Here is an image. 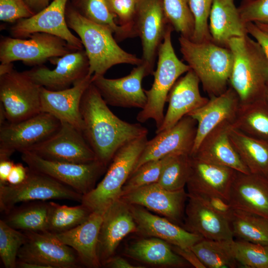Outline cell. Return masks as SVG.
<instances>
[{"label": "cell", "instance_id": "cell-16", "mask_svg": "<svg viewBox=\"0 0 268 268\" xmlns=\"http://www.w3.org/2000/svg\"><path fill=\"white\" fill-rule=\"evenodd\" d=\"M56 67L50 69L44 65L25 71L37 84L53 91L69 88L88 74L89 64L84 49L50 60Z\"/></svg>", "mask_w": 268, "mask_h": 268}, {"label": "cell", "instance_id": "cell-7", "mask_svg": "<svg viewBox=\"0 0 268 268\" xmlns=\"http://www.w3.org/2000/svg\"><path fill=\"white\" fill-rule=\"evenodd\" d=\"M75 51L64 39L44 32L34 33L24 39L1 36L0 40L1 63L20 61L26 65L38 66Z\"/></svg>", "mask_w": 268, "mask_h": 268}, {"label": "cell", "instance_id": "cell-48", "mask_svg": "<svg viewBox=\"0 0 268 268\" xmlns=\"http://www.w3.org/2000/svg\"><path fill=\"white\" fill-rule=\"evenodd\" d=\"M34 14L24 0H0V20L2 21L14 23Z\"/></svg>", "mask_w": 268, "mask_h": 268}, {"label": "cell", "instance_id": "cell-49", "mask_svg": "<svg viewBox=\"0 0 268 268\" xmlns=\"http://www.w3.org/2000/svg\"><path fill=\"white\" fill-rule=\"evenodd\" d=\"M246 26L248 34L261 45L268 62V32L262 30L253 22L246 23Z\"/></svg>", "mask_w": 268, "mask_h": 268}, {"label": "cell", "instance_id": "cell-40", "mask_svg": "<svg viewBox=\"0 0 268 268\" xmlns=\"http://www.w3.org/2000/svg\"><path fill=\"white\" fill-rule=\"evenodd\" d=\"M229 252L240 266L268 268V244L234 239L228 241Z\"/></svg>", "mask_w": 268, "mask_h": 268}, {"label": "cell", "instance_id": "cell-1", "mask_svg": "<svg viewBox=\"0 0 268 268\" xmlns=\"http://www.w3.org/2000/svg\"><path fill=\"white\" fill-rule=\"evenodd\" d=\"M80 112L83 134L96 158L106 166L127 143L147 135L140 123H130L116 116L91 83L82 97Z\"/></svg>", "mask_w": 268, "mask_h": 268}, {"label": "cell", "instance_id": "cell-55", "mask_svg": "<svg viewBox=\"0 0 268 268\" xmlns=\"http://www.w3.org/2000/svg\"><path fill=\"white\" fill-rule=\"evenodd\" d=\"M13 69L12 63H1L0 65V76L5 74Z\"/></svg>", "mask_w": 268, "mask_h": 268}, {"label": "cell", "instance_id": "cell-19", "mask_svg": "<svg viewBox=\"0 0 268 268\" xmlns=\"http://www.w3.org/2000/svg\"><path fill=\"white\" fill-rule=\"evenodd\" d=\"M120 198L128 204L139 205L158 213L183 227L185 202L188 199L184 188L170 191L157 182L134 190Z\"/></svg>", "mask_w": 268, "mask_h": 268}, {"label": "cell", "instance_id": "cell-18", "mask_svg": "<svg viewBox=\"0 0 268 268\" xmlns=\"http://www.w3.org/2000/svg\"><path fill=\"white\" fill-rule=\"evenodd\" d=\"M197 122L189 115L183 117L173 127L156 134L147 140L132 173L145 162L170 154H191L195 141ZM131 173V174H132Z\"/></svg>", "mask_w": 268, "mask_h": 268}, {"label": "cell", "instance_id": "cell-44", "mask_svg": "<svg viewBox=\"0 0 268 268\" xmlns=\"http://www.w3.org/2000/svg\"><path fill=\"white\" fill-rule=\"evenodd\" d=\"M213 0H189L194 18L195 28L191 40L196 42L212 41L208 20Z\"/></svg>", "mask_w": 268, "mask_h": 268}, {"label": "cell", "instance_id": "cell-35", "mask_svg": "<svg viewBox=\"0 0 268 268\" xmlns=\"http://www.w3.org/2000/svg\"><path fill=\"white\" fill-rule=\"evenodd\" d=\"M230 223L234 237L251 243L268 244V219L234 208Z\"/></svg>", "mask_w": 268, "mask_h": 268}, {"label": "cell", "instance_id": "cell-47", "mask_svg": "<svg viewBox=\"0 0 268 268\" xmlns=\"http://www.w3.org/2000/svg\"><path fill=\"white\" fill-rule=\"evenodd\" d=\"M188 194L230 221L234 208L228 201L215 194L205 191H189Z\"/></svg>", "mask_w": 268, "mask_h": 268}, {"label": "cell", "instance_id": "cell-12", "mask_svg": "<svg viewBox=\"0 0 268 268\" xmlns=\"http://www.w3.org/2000/svg\"><path fill=\"white\" fill-rule=\"evenodd\" d=\"M29 151L51 161L86 163L97 160L81 131L61 122L58 130Z\"/></svg>", "mask_w": 268, "mask_h": 268}, {"label": "cell", "instance_id": "cell-29", "mask_svg": "<svg viewBox=\"0 0 268 268\" xmlns=\"http://www.w3.org/2000/svg\"><path fill=\"white\" fill-rule=\"evenodd\" d=\"M231 126V124L226 123L215 128L191 155L239 172L250 173L230 141L229 133Z\"/></svg>", "mask_w": 268, "mask_h": 268}, {"label": "cell", "instance_id": "cell-34", "mask_svg": "<svg viewBox=\"0 0 268 268\" xmlns=\"http://www.w3.org/2000/svg\"><path fill=\"white\" fill-rule=\"evenodd\" d=\"M69 1L73 7L86 19L111 29L117 41L137 37L134 30L117 23L116 16L109 11L106 0Z\"/></svg>", "mask_w": 268, "mask_h": 268}, {"label": "cell", "instance_id": "cell-15", "mask_svg": "<svg viewBox=\"0 0 268 268\" xmlns=\"http://www.w3.org/2000/svg\"><path fill=\"white\" fill-rule=\"evenodd\" d=\"M25 233L26 240L18 251L19 261L37 264L45 268H74L80 263L71 247L50 233L25 231Z\"/></svg>", "mask_w": 268, "mask_h": 268}, {"label": "cell", "instance_id": "cell-25", "mask_svg": "<svg viewBox=\"0 0 268 268\" xmlns=\"http://www.w3.org/2000/svg\"><path fill=\"white\" fill-rule=\"evenodd\" d=\"M103 212L92 211L82 223L67 231L50 234L76 253L80 263L88 268L101 266L97 255V245Z\"/></svg>", "mask_w": 268, "mask_h": 268}, {"label": "cell", "instance_id": "cell-39", "mask_svg": "<svg viewBox=\"0 0 268 268\" xmlns=\"http://www.w3.org/2000/svg\"><path fill=\"white\" fill-rule=\"evenodd\" d=\"M190 154H170L164 164L158 184L164 189L177 191L184 188L191 171Z\"/></svg>", "mask_w": 268, "mask_h": 268}, {"label": "cell", "instance_id": "cell-13", "mask_svg": "<svg viewBox=\"0 0 268 268\" xmlns=\"http://www.w3.org/2000/svg\"><path fill=\"white\" fill-rule=\"evenodd\" d=\"M170 26L163 0H139L134 29L141 41L142 62L153 72L159 48Z\"/></svg>", "mask_w": 268, "mask_h": 268}, {"label": "cell", "instance_id": "cell-37", "mask_svg": "<svg viewBox=\"0 0 268 268\" xmlns=\"http://www.w3.org/2000/svg\"><path fill=\"white\" fill-rule=\"evenodd\" d=\"M47 232L58 233L70 230L84 222L92 212L81 204L75 206L49 202Z\"/></svg>", "mask_w": 268, "mask_h": 268}, {"label": "cell", "instance_id": "cell-46", "mask_svg": "<svg viewBox=\"0 0 268 268\" xmlns=\"http://www.w3.org/2000/svg\"><path fill=\"white\" fill-rule=\"evenodd\" d=\"M238 9L245 24L249 22L268 24V0H242Z\"/></svg>", "mask_w": 268, "mask_h": 268}, {"label": "cell", "instance_id": "cell-10", "mask_svg": "<svg viewBox=\"0 0 268 268\" xmlns=\"http://www.w3.org/2000/svg\"><path fill=\"white\" fill-rule=\"evenodd\" d=\"M41 86L25 71L13 69L0 76V101L6 120L16 123L40 112Z\"/></svg>", "mask_w": 268, "mask_h": 268}, {"label": "cell", "instance_id": "cell-51", "mask_svg": "<svg viewBox=\"0 0 268 268\" xmlns=\"http://www.w3.org/2000/svg\"><path fill=\"white\" fill-rule=\"evenodd\" d=\"M173 250L190 265L196 268H206L196 254L190 248H183L172 245Z\"/></svg>", "mask_w": 268, "mask_h": 268}, {"label": "cell", "instance_id": "cell-27", "mask_svg": "<svg viewBox=\"0 0 268 268\" xmlns=\"http://www.w3.org/2000/svg\"><path fill=\"white\" fill-rule=\"evenodd\" d=\"M185 213L183 227L187 230L208 240L234 239L230 222L189 194Z\"/></svg>", "mask_w": 268, "mask_h": 268}, {"label": "cell", "instance_id": "cell-5", "mask_svg": "<svg viewBox=\"0 0 268 268\" xmlns=\"http://www.w3.org/2000/svg\"><path fill=\"white\" fill-rule=\"evenodd\" d=\"M173 30L172 26L168 28L159 48L157 67L152 73L153 84L149 89H144L146 104L136 117L141 123L152 119L155 122L156 130L163 122L164 106L170 90L178 78L191 69L175 53L171 40Z\"/></svg>", "mask_w": 268, "mask_h": 268}, {"label": "cell", "instance_id": "cell-20", "mask_svg": "<svg viewBox=\"0 0 268 268\" xmlns=\"http://www.w3.org/2000/svg\"><path fill=\"white\" fill-rule=\"evenodd\" d=\"M134 232H137V227L129 204L120 198L103 212L97 245V255L101 265L113 256L123 239Z\"/></svg>", "mask_w": 268, "mask_h": 268}, {"label": "cell", "instance_id": "cell-8", "mask_svg": "<svg viewBox=\"0 0 268 268\" xmlns=\"http://www.w3.org/2000/svg\"><path fill=\"white\" fill-rule=\"evenodd\" d=\"M26 179L17 185H0V210L8 213L19 202L68 200L81 202L82 195L55 179L29 169Z\"/></svg>", "mask_w": 268, "mask_h": 268}, {"label": "cell", "instance_id": "cell-32", "mask_svg": "<svg viewBox=\"0 0 268 268\" xmlns=\"http://www.w3.org/2000/svg\"><path fill=\"white\" fill-rule=\"evenodd\" d=\"M229 138L250 173L268 177V142L231 127Z\"/></svg>", "mask_w": 268, "mask_h": 268}, {"label": "cell", "instance_id": "cell-11", "mask_svg": "<svg viewBox=\"0 0 268 268\" xmlns=\"http://www.w3.org/2000/svg\"><path fill=\"white\" fill-rule=\"evenodd\" d=\"M21 159L31 170L47 175L82 196L95 187L96 182L106 168L98 160L81 164L55 161L29 151L21 152Z\"/></svg>", "mask_w": 268, "mask_h": 268}, {"label": "cell", "instance_id": "cell-43", "mask_svg": "<svg viewBox=\"0 0 268 268\" xmlns=\"http://www.w3.org/2000/svg\"><path fill=\"white\" fill-rule=\"evenodd\" d=\"M169 156L147 161L133 172L122 188L121 197L142 187L157 183Z\"/></svg>", "mask_w": 268, "mask_h": 268}, {"label": "cell", "instance_id": "cell-50", "mask_svg": "<svg viewBox=\"0 0 268 268\" xmlns=\"http://www.w3.org/2000/svg\"><path fill=\"white\" fill-rule=\"evenodd\" d=\"M29 170L28 167H25L21 164H14L8 176L7 184L17 185L23 183L28 175Z\"/></svg>", "mask_w": 268, "mask_h": 268}, {"label": "cell", "instance_id": "cell-31", "mask_svg": "<svg viewBox=\"0 0 268 268\" xmlns=\"http://www.w3.org/2000/svg\"><path fill=\"white\" fill-rule=\"evenodd\" d=\"M126 254L134 259L151 265L177 268L190 265L173 250L172 245L153 237L133 242L127 248Z\"/></svg>", "mask_w": 268, "mask_h": 268}, {"label": "cell", "instance_id": "cell-41", "mask_svg": "<svg viewBox=\"0 0 268 268\" xmlns=\"http://www.w3.org/2000/svg\"><path fill=\"white\" fill-rule=\"evenodd\" d=\"M167 19L174 30L191 40L195 20L189 6V0H163Z\"/></svg>", "mask_w": 268, "mask_h": 268}, {"label": "cell", "instance_id": "cell-2", "mask_svg": "<svg viewBox=\"0 0 268 268\" xmlns=\"http://www.w3.org/2000/svg\"><path fill=\"white\" fill-rule=\"evenodd\" d=\"M66 20L68 28L77 33L85 48L89 64V75L103 76L117 65L138 66L142 63L141 58L119 46L111 29L80 15L69 0L66 9Z\"/></svg>", "mask_w": 268, "mask_h": 268}, {"label": "cell", "instance_id": "cell-42", "mask_svg": "<svg viewBox=\"0 0 268 268\" xmlns=\"http://www.w3.org/2000/svg\"><path fill=\"white\" fill-rule=\"evenodd\" d=\"M26 240L25 233L0 220V256L6 268L17 267L18 251Z\"/></svg>", "mask_w": 268, "mask_h": 268}, {"label": "cell", "instance_id": "cell-28", "mask_svg": "<svg viewBox=\"0 0 268 268\" xmlns=\"http://www.w3.org/2000/svg\"><path fill=\"white\" fill-rule=\"evenodd\" d=\"M191 157V171L187 183L188 192H208L229 201L230 189L237 171L195 156Z\"/></svg>", "mask_w": 268, "mask_h": 268}, {"label": "cell", "instance_id": "cell-53", "mask_svg": "<svg viewBox=\"0 0 268 268\" xmlns=\"http://www.w3.org/2000/svg\"><path fill=\"white\" fill-rule=\"evenodd\" d=\"M14 164L9 159L0 160V185L7 184V179Z\"/></svg>", "mask_w": 268, "mask_h": 268}, {"label": "cell", "instance_id": "cell-30", "mask_svg": "<svg viewBox=\"0 0 268 268\" xmlns=\"http://www.w3.org/2000/svg\"><path fill=\"white\" fill-rule=\"evenodd\" d=\"M212 41L227 47L230 40L248 35L234 0H213L209 16Z\"/></svg>", "mask_w": 268, "mask_h": 268}, {"label": "cell", "instance_id": "cell-54", "mask_svg": "<svg viewBox=\"0 0 268 268\" xmlns=\"http://www.w3.org/2000/svg\"><path fill=\"white\" fill-rule=\"evenodd\" d=\"M26 5L35 14L48 6L51 0H24Z\"/></svg>", "mask_w": 268, "mask_h": 268}, {"label": "cell", "instance_id": "cell-6", "mask_svg": "<svg viewBox=\"0 0 268 268\" xmlns=\"http://www.w3.org/2000/svg\"><path fill=\"white\" fill-rule=\"evenodd\" d=\"M147 135L134 139L120 148L114 155L104 177L90 192L82 196L81 203L91 211L104 212L120 199L122 189L147 141Z\"/></svg>", "mask_w": 268, "mask_h": 268}, {"label": "cell", "instance_id": "cell-14", "mask_svg": "<svg viewBox=\"0 0 268 268\" xmlns=\"http://www.w3.org/2000/svg\"><path fill=\"white\" fill-rule=\"evenodd\" d=\"M153 72L142 62L125 76L114 79L107 78L104 75L92 77V83L107 105L142 109L147 102V97L142 87V80Z\"/></svg>", "mask_w": 268, "mask_h": 268}, {"label": "cell", "instance_id": "cell-33", "mask_svg": "<svg viewBox=\"0 0 268 268\" xmlns=\"http://www.w3.org/2000/svg\"><path fill=\"white\" fill-rule=\"evenodd\" d=\"M232 127L268 142V102L266 98L240 104Z\"/></svg>", "mask_w": 268, "mask_h": 268}, {"label": "cell", "instance_id": "cell-38", "mask_svg": "<svg viewBox=\"0 0 268 268\" xmlns=\"http://www.w3.org/2000/svg\"><path fill=\"white\" fill-rule=\"evenodd\" d=\"M228 240L203 239L190 249L207 268H235L239 266L230 254Z\"/></svg>", "mask_w": 268, "mask_h": 268}, {"label": "cell", "instance_id": "cell-23", "mask_svg": "<svg viewBox=\"0 0 268 268\" xmlns=\"http://www.w3.org/2000/svg\"><path fill=\"white\" fill-rule=\"evenodd\" d=\"M200 83L199 77L191 69L178 78L168 95L167 110L161 126L156 130V134L173 127L183 117L208 101V98L201 95Z\"/></svg>", "mask_w": 268, "mask_h": 268}, {"label": "cell", "instance_id": "cell-9", "mask_svg": "<svg viewBox=\"0 0 268 268\" xmlns=\"http://www.w3.org/2000/svg\"><path fill=\"white\" fill-rule=\"evenodd\" d=\"M61 124L52 115L42 112L20 122L4 123L0 127V160L9 159L16 151L30 150L54 134Z\"/></svg>", "mask_w": 268, "mask_h": 268}, {"label": "cell", "instance_id": "cell-21", "mask_svg": "<svg viewBox=\"0 0 268 268\" xmlns=\"http://www.w3.org/2000/svg\"><path fill=\"white\" fill-rule=\"evenodd\" d=\"M240 105L238 95L230 86L223 93L209 98L203 106L189 113L197 122V130L191 154L203 138L218 126L234 122Z\"/></svg>", "mask_w": 268, "mask_h": 268}, {"label": "cell", "instance_id": "cell-3", "mask_svg": "<svg viewBox=\"0 0 268 268\" xmlns=\"http://www.w3.org/2000/svg\"><path fill=\"white\" fill-rule=\"evenodd\" d=\"M228 48L233 56L229 84L240 104L265 99L268 84V62L259 43L249 34L231 39Z\"/></svg>", "mask_w": 268, "mask_h": 268}, {"label": "cell", "instance_id": "cell-4", "mask_svg": "<svg viewBox=\"0 0 268 268\" xmlns=\"http://www.w3.org/2000/svg\"><path fill=\"white\" fill-rule=\"evenodd\" d=\"M178 40L183 60L198 76L209 98L225 92L233 64L230 49L213 41L196 42L181 35Z\"/></svg>", "mask_w": 268, "mask_h": 268}, {"label": "cell", "instance_id": "cell-26", "mask_svg": "<svg viewBox=\"0 0 268 268\" xmlns=\"http://www.w3.org/2000/svg\"><path fill=\"white\" fill-rule=\"evenodd\" d=\"M229 202L235 209L268 219V177L237 171L230 189Z\"/></svg>", "mask_w": 268, "mask_h": 268}, {"label": "cell", "instance_id": "cell-36", "mask_svg": "<svg viewBox=\"0 0 268 268\" xmlns=\"http://www.w3.org/2000/svg\"><path fill=\"white\" fill-rule=\"evenodd\" d=\"M49 209V202L31 204L8 213L3 220L17 230L47 232Z\"/></svg>", "mask_w": 268, "mask_h": 268}, {"label": "cell", "instance_id": "cell-52", "mask_svg": "<svg viewBox=\"0 0 268 268\" xmlns=\"http://www.w3.org/2000/svg\"><path fill=\"white\" fill-rule=\"evenodd\" d=\"M112 268H143V267L135 266L130 264L126 259L120 256L112 257L107 260L103 265Z\"/></svg>", "mask_w": 268, "mask_h": 268}, {"label": "cell", "instance_id": "cell-57", "mask_svg": "<svg viewBox=\"0 0 268 268\" xmlns=\"http://www.w3.org/2000/svg\"><path fill=\"white\" fill-rule=\"evenodd\" d=\"M265 98H266V100L268 102V87L266 91Z\"/></svg>", "mask_w": 268, "mask_h": 268}, {"label": "cell", "instance_id": "cell-56", "mask_svg": "<svg viewBox=\"0 0 268 268\" xmlns=\"http://www.w3.org/2000/svg\"><path fill=\"white\" fill-rule=\"evenodd\" d=\"M262 30L268 32V24L262 23H254Z\"/></svg>", "mask_w": 268, "mask_h": 268}, {"label": "cell", "instance_id": "cell-24", "mask_svg": "<svg viewBox=\"0 0 268 268\" xmlns=\"http://www.w3.org/2000/svg\"><path fill=\"white\" fill-rule=\"evenodd\" d=\"M129 204L136 223L137 232L161 239L172 245L190 248L204 239L168 219L154 215L142 206Z\"/></svg>", "mask_w": 268, "mask_h": 268}, {"label": "cell", "instance_id": "cell-45", "mask_svg": "<svg viewBox=\"0 0 268 268\" xmlns=\"http://www.w3.org/2000/svg\"><path fill=\"white\" fill-rule=\"evenodd\" d=\"M106 1L109 11L116 15V18H118L119 25L135 31L134 22L139 0H106Z\"/></svg>", "mask_w": 268, "mask_h": 268}, {"label": "cell", "instance_id": "cell-22", "mask_svg": "<svg viewBox=\"0 0 268 268\" xmlns=\"http://www.w3.org/2000/svg\"><path fill=\"white\" fill-rule=\"evenodd\" d=\"M88 75L71 87L53 91L41 86V111L49 113L61 122H66L82 132L83 121L80 112L83 94L92 82Z\"/></svg>", "mask_w": 268, "mask_h": 268}, {"label": "cell", "instance_id": "cell-17", "mask_svg": "<svg viewBox=\"0 0 268 268\" xmlns=\"http://www.w3.org/2000/svg\"><path fill=\"white\" fill-rule=\"evenodd\" d=\"M69 0H53L49 5L32 16L21 19L11 26L12 37L27 38L36 32L58 36L76 50L83 49L80 39L69 30L66 20V9Z\"/></svg>", "mask_w": 268, "mask_h": 268}]
</instances>
